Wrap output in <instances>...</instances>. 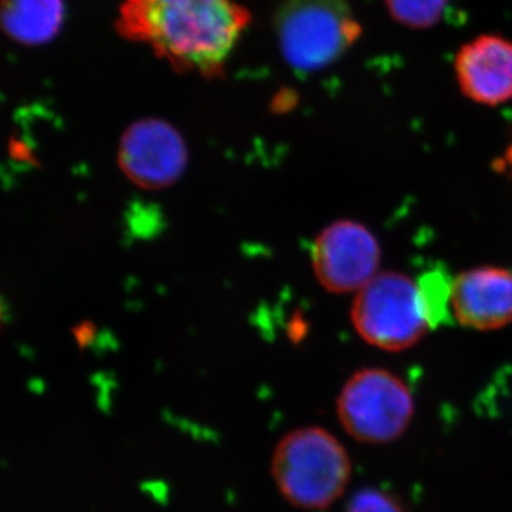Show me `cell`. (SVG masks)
Wrapping results in <instances>:
<instances>
[{
    "mask_svg": "<svg viewBox=\"0 0 512 512\" xmlns=\"http://www.w3.org/2000/svg\"><path fill=\"white\" fill-rule=\"evenodd\" d=\"M275 26L286 63L299 73L335 63L362 33L345 0H286Z\"/></svg>",
    "mask_w": 512,
    "mask_h": 512,
    "instance_id": "3957f363",
    "label": "cell"
},
{
    "mask_svg": "<svg viewBox=\"0 0 512 512\" xmlns=\"http://www.w3.org/2000/svg\"><path fill=\"white\" fill-rule=\"evenodd\" d=\"M451 312L463 326L477 330L504 328L512 323V272L481 266L453 281Z\"/></svg>",
    "mask_w": 512,
    "mask_h": 512,
    "instance_id": "9c48e42d",
    "label": "cell"
},
{
    "mask_svg": "<svg viewBox=\"0 0 512 512\" xmlns=\"http://www.w3.org/2000/svg\"><path fill=\"white\" fill-rule=\"evenodd\" d=\"M0 315H2V309H0Z\"/></svg>",
    "mask_w": 512,
    "mask_h": 512,
    "instance_id": "5bb4252c",
    "label": "cell"
},
{
    "mask_svg": "<svg viewBox=\"0 0 512 512\" xmlns=\"http://www.w3.org/2000/svg\"><path fill=\"white\" fill-rule=\"evenodd\" d=\"M269 471L285 503L301 511H322L345 493L352 477V461L328 430L305 426L288 431L278 440Z\"/></svg>",
    "mask_w": 512,
    "mask_h": 512,
    "instance_id": "7a4b0ae2",
    "label": "cell"
},
{
    "mask_svg": "<svg viewBox=\"0 0 512 512\" xmlns=\"http://www.w3.org/2000/svg\"><path fill=\"white\" fill-rule=\"evenodd\" d=\"M340 424L359 443L386 444L409 427L414 402L409 387L383 369H363L352 375L336 402Z\"/></svg>",
    "mask_w": 512,
    "mask_h": 512,
    "instance_id": "5b68a950",
    "label": "cell"
},
{
    "mask_svg": "<svg viewBox=\"0 0 512 512\" xmlns=\"http://www.w3.org/2000/svg\"><path fill=\"white\" fill-rule=\"evenodd\" d=\"M311 261L313 274L326 291L357 292L377 275L379 242L360 222L335 221L313 241Z\"/></svg>",
    "mask_w": 512,
    "mask_h": 512,
    "instance_id": "52a82bcc",
    "label": "cell"
},
{
    "mask_svg": "<svg viewBox=\"0 0 512 512\" xmlns=\"http://www.w3.org/2000/svg\"><path fill=\"white\" fill-rule=\"evenodd\" d=\"M352 323L365 342L389 352L412 348L429 328L419 286L399 272L376 275L356 292Z\"/></svg>",
    "mask_w": 512,
    "mask_h": 512,
    "instance_id": "277c9868",
    "label": "cell"
},
{
    "mask_svg": "<svg viewBox=\"0 0 512 512\" xmlns=\"http://www.w3.org/2000/svg\"><path fill=\"white\" fill-rule=\"evenodd\" d=\"M64 13L63 0H0V29L19 45L42 46L60 32Z\"/></svg>",
    "mask_w": 512,
    "mask_h": 512,
    "instance_id": "30bf717a",
    "label": "cell"
},
{
    "mask_svg": "<svg viewBox=\"0 0 512 512\" xmlns=\"http://www.w3.org/2000/svg\"><path fill=\"white\" fill-rule=\"evenodd\" d=\"M117 164L140 190H165L177 184L187 170V144L167 121L138 120L120 138Z\"/></svg>",
    "mask_w": 512,
    "mask_h": 512,
    "instance_id": "8992f818",
    "label": "cell"
},
{
    "mask_svg": "<svg viewBox=\"0 0 512 512\" xmlns=\"http://www.w3.org/2000/svg\"><path fill=\"white\" fill-rule=\"evenodd\" d=\"M248 22L234 0H126L119 30L177 69L211 77L220 74Z\"/></svg>",
    "mask_w": 512,
    "mask_h": 512,
    "instance_id": "6da1fadb",
    "label": "cell"
},
{
    "mask_svg": "<svg viewBox=\"0 0 512 512\" xmlns=\"http://www.w3.org/2000/svg\"><path fill=\"white\" fill-rule=\"evenodd\" d=\"M456 77L474 103L498 106L512 100V42L495 35L478 36L458 50Z\"/></svg>",
    "mask_w": 512,
    "mask_h": 512,
    "instance_id": "ba28073f",
    "label": "cell"
},
{
    "mask_svg": "<svg viewBox=\"0 0 512 512\" xmlns=\"http://www.w3.org/2000/svg\"><path fill=\"white\" fill-rule=\"evenodd\" d=\"M345 512H406V510L392 494L379 488H362L350 498Z\"/></svg>",
    "mask_w": 512,
    "mask_h": 512,
    "instance_id": "4fadbf2b",
    "label": "cell"
},
{
    "mask_svg": "<svg viewBox=\"0 0 512 512\" xmlns=\"http://www.w3.org/2000/svg\"><path fill=\"white\" fill-rule=\"evenodd\" d=\"M421 305L430 328L450 320L453 281L443 271H430L421 276L419 284Z\"/></svg>",
    "mask_w": 512,
    "mask_h": 512,
    "instance_id": "8fae6325",
    "label": "cell"
},
{
    "mask_svg": "<svg viewBox=\"0 0 512 512\" xmlns=\"http://www.w3.org/2000/svg\"><path fill=\"white\" fill-rule=\"evenodd\" d=\"M396 22L413 29H426L440 22L448 0H386Z\"/></svg>",
    "mask_w": 512,
    "mask_h": 512,
    "instance_id": "7c38bea8",
    "label": "cell"
}]
</instances>
